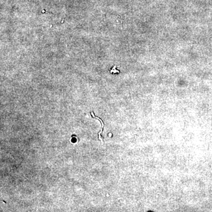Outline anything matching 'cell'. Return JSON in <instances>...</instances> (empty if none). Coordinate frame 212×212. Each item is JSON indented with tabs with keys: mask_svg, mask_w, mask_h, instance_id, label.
<instances>
[{
	"mask_svg": "<svg viewBox=\"0 0 212 212\" xmlns=\"http://www.w3.org/2000/svg\"><path fill=\"white\" fill-rule=\"evenodd\" d=\"M110 73H113V74H114V73H119V70H117L116 69V67H114L113 68V69L111 70H110Z\"/></svg>",
	"mask_w": 212,
	"mask_h": 212,
	"instance_id": "cell-2",
	"label": "cell"
},
{
	"mask_svg": "<svg viewBox=\"0 0 212 212\" xmlns=\"http://www.w3.org/2000/svg\"><path fill=\"white\" fill-rule=\"evenodd\" d=\"M91 116L92 117V118H94V119H97V120H100V122H101V123L102 124V127H101V131L98 133V138H99V139L103 142V138L101 137V133L103 132V128H104V123H103V121H102V120L101 119H100V118H98V117H95V116H94V113H93V112H91Z\"/></svg>",
	"mask_w": 212,
	"mask_h": 212,
	"instance_id": "cell-1",
	"label": "cell"
}]
</instances>
